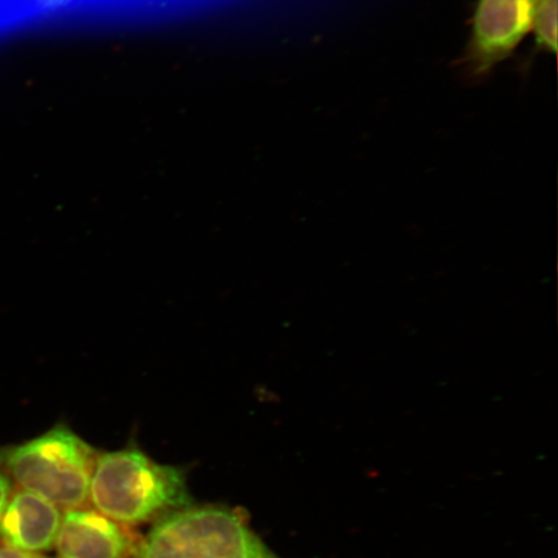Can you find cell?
<instances>
[{"mask_svg": "<svg viewBox=\"0 0 558 558\" xmlns=\"http://www.w3.org/2000/svg\"><path fill=\"white\" fill-rule=\"evenodd\" d=\"M136 558H281L240 514L221 507L184 508L163 515Z\"/></svg>", "mask_w": 558, "mask_h": 558, "instance_id": "obj_3", "label": "cell"}, {"mask_svg": "<svg viewBox=\"0 0 558 558\" xmlns=\"http://www.w3.org/2000/svg\"><path fill=\"white\" fill-rule=\"evenodd\" d=\"M538 0H478L473 17L469 61L486 73L518 48L532 32Z\"/></svg>", "mask_w": 558, "mask_h": 558, "instance_id": "obj_4", "label": "cell"}, {"mask_svg": "<svg viewBox=\"0 0 558 558\" xmlns=\"http://www.w3.org/2000/svg\"><path fill=\"white\" fill-rule=\"evenodd\" d=\"M12 497V483L5 474L0 473V519L5 511L7 505Z\"/></svg>", "mask_w": 558, "mask_h": 558, "instance_id": "obj_8", "label": "cell"}, {"mask_svg": "<svg viewBox=\"0 0 558 558\" xmlns=\"http://www.w3.org/2000/svg\"><path fill=\"white\" fill-rule=\"evenodd\" d=\"M532 32L536 44L550 53L557 51V0H538Z\"/></svg>", "mask_w": 558, "mask_h": 558, "instance_id": "obj_7", "label": "cell"}, {"mask_svg": "<svg viewBox=\"0 0 558 558\" xmlns=\"http://www.w3.org/2000/svg\"><path fill=\"white\" fill-rule=\"evenodd\" d=\"M44 2L46 4H50V5H58V4H64V3L69 2V0H44Z\"/></svg>", "mask_w": 558, "mask_h": 558, "instance_id": "obj_10", "label": "cell"}, {"mask_svg": "<svg viewBox=\"0 0 558 558\" xmlns=\"http://www.w3.org/2000/svg\"><path fill=\"white\" fill-rule=\"evenodd\" d=\"M88 500L121 525H138L191 506L184 473L128 449L101 453L90 476Z\"/></svg>", "mask_w": 558, "mask_h": 558, "instance_id": "obj_1", "label": "cell"}, {"mask_svg": "<svg viewBox=\"0 0 558 558\" xmlns=\"http://www.w3.org/2000/svg\"><path fill=\"white\" fill-rule=\"evenodd\" d=\"M0 558H40V556L7 546L0 547Z\"/></svg>", "mask_w": 558, "mask_h": 558, "instance_id": "obj_9", "label": "cell"}, {"mask_svg": "<svg viewBox=\"0 0 558 558\" xmlns=\"http://www.w3.org/2000/svg\"><path fill=\"white\" fill-rule=\"evenodd\" d=\"M96 458L68 425L58 424L29 442L0 450V466L23 490L69 511L88 504Z\"/></svg>", "mask_w": 558, "mask_h": 558, "instance_id": "obj_2", "label": "cell"}, {"mask_svg": "<svg viewBox=\"0 0 558 558\" xmlns=\"http://www.w3.org/2000/svg\"><path fill=\"white\" fill-rule=\"evenodd\" d=\"M54 544L61 558H124L132 548L121 523L82 508L69 509Z\"/></svg>", "mask_w": 558, "mask_h": 558, "instance_id": "obj_5", "label": "cell"}, {"mask_svg": "<svg viewBox=\"0 0 558 558\" xmlns=\"http://www.w3.org/2000/svg\"><path fill=\"white\" fill-rule=\"evenodd\" d=\"M61 521L59 507L38 495L21 490L11 497L0 519V536L7 546L31 554L40 553L53 546Z\"/></svg>", "mask_w": 558, "mask_h": 558, "instance_id": "obj_6", "label": "cell"}]
</instances>
